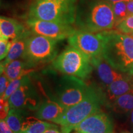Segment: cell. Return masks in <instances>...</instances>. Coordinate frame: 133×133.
<instances>
[{
    "label": "cell",
    "mask_w": 133,
    "mask_h": 133,
    "mask_svg": "<svg viewBox=\"0 0 133 133\" xmlns=\"http://www.w3.org/2000/svg\"><path fill=\"white\" fill-rule=\"evenodd\" d=\"M76 29L97 33L115 26L112 6L105 0H78L76 6Z\"/></svg>",
    "instance_id": "cell-1"
},
{
    "label": "cell",
    "mask_w": 133,
    "mask_h": 133,
    "mask_svg": "<svg viewBox=\"0 0 133 133\" xmlns=\"http://www.w3.org/2000/svg\"><path fill=\"white\" fill-rule=\"evenodd\" d=\"M102 41V56L115 69L133 75V37L117 30L99 33Z\"/></svg>",
    "instance_id": "cell-2"
},
{
    "label": "cell",
    "mask_w": 133,
    "mask_h": 133,
    "mask_svg": "<svg viewBox=\"0 0 133 133\" xmlns=\"http://www.w3.org/2000/svg\"><path fill=\"white\" fill-rule=\"evenodd\" d=\"M77 0H36L28 17L64 24H75Z\"/></svg>",
    "instance_id": "cell-3"
},
{
    "label": "cell",
    "mask_w": 133,
    "mask_h": 133,
    "mask_svg": "<svg viewBox=\"0 0 133 133\" xmlns=\"http://www.w3.org/2000/svg\"><path fill=\"white\" fill-rule=\"evenodd\" d=\"M102 104L103 101L101 90L89 86L82 101L65 109L64 113L53 123L61 125L62 133H70L84 119L101 110Z\"/></svg>",
    "instance_id": "cell-4"
},
{
    "label": "cell",
    "mask_w": 133,
    "mask_h": 133,
    "mask_svg": "<svg viewBox=\"0 0 133 133\" xmlns=\"http://www.w3.org/2000/svg\"><path fill=\"white\" fill-rule=\"evenodd\" d=\"M52 66L65 75L76 76L83 80L88 79L94 70L90 59L71 46L56 57L52 61Z\"/></svg>",
    "instance_id": "cell-5"
},
{
    "label": "cell",
    "mask_w": 133,
    "mask_h": 133,
    "mask_svg": "<svg viewBox=\"0 0 133 133\" xmlns=\"http://www.w3.org/2000/svg\"><path fill=\"white\" fill-rule=\"evenodd\" d=\"M58 41L32 33L28 38L22 59L31 67L53 61L57 57Z\"/></svg>",
    "instance_id": "cell-6"
},
{
    "label": "cell",
    "mask_w": 133,
    "mask_h": 133,
    "mask_svg": "<svg viewBox=\"0 0 133 133\" xmlns=\"http://www.w3.org/2000/svg\"><path fill=\"white\" fill-rule=\"evenodd\" d=\"M89 88L83 79L74 76H64L55 89V100L67 109L82 101Z\"/></svg>",
    "instance_id": "cell-7"
},
{
    "label": "cell",
    "mask_w": 133,
    "mask_h": 133,
    "mask_svg": "<svg viewBox=\"0 0 133 133\" xmlns=\"http://www.w3.org/2000/svg\"><path fill=\"white\" fill-rule=\"evenodd\" d=\"M8 101L11 109L19 110L24 114L30 110L35 111L41 103L29 75L25 76L24 82Z\"/></svg>",
    "instance_id": "cell-8"
},
{
    "label": "cell",
    "mask_w": 133,
    "mask_h": 133,
    "mask_svg": "<svg viewBox=\"0 0 133 133\" xmlns=\"http://www.w3.org/2000/svg\"><path fill=\"white\" fill-rule=\"evenodd\" d=\"M26 24L30 30L33 33L46 37L52 38L57 41L69 38L76 31L72 25L61 24L54 22L29 18Z\"/></svg>",
    "instance_id": "cell-9"
},
{
    "label": "cell",
    "mask_w": 133,
    "mask_h": 133,
    "mask_svg": "<svg viewBox=\"0 0 133 133\" xmlns=\"http://www.w3.org/2000/svg\"><path fill=\"white\" fill-rule=\"evenodd\" d=\"M68 42L70 46L84 54L90 61L102 55V41L99 33L76 30L68 38Z\"/></svg>",
    "instance_id": "cell-10"
},
{
    "label": "cell",
    "mask_w": 133,
    "mask_h": 133,
    "mask_svg": "<svg viewBox=\"0 0 133 133\" xmlns=\"http://www.w3.org/2000/svg\"><path fill=\"white\" fill-rule=\"evenodd\" d=\"M113 128L110 118L99 110L84 119L74 130L76 133H112Z\"/></svg>",
    "instance_id": "cell-11"
},
{
    "label": "cell",
    "mask_w": 133,
    "mask_h": 133,
    "mask_svg": "<svg viewBox=\"0 0 133 133\" xmlns=\"http://www.w3.org/2000/svg\"><path fill=\"white\" fill-rule=\"evenodd\" d=\"M91 62L96 70L100 81L102 83L105 88L115 81L131 76L115 69L107 62L102 55L92 59Z\"/></svg>",
    "instance_id": "cell-12"
},
{
    "label": "cell",
    "mask_w": 133,
    "mask_h": 133,
    "mask_svg": "<svg viewBox=\"0 0 133 133\" xmlns=\"http://www.w3.org/2000/svg\"><path fill=\"white\" fill-rule=\"evenodd\" d=\"M131 76L115 81L105 88L102 94L103 104L110 105L116 98L133 90V83Z\"/></svg>",
    "instance_id": "cell-13"
},
{
    "label": "cell",
    "mask_w": 133,
    "mask_h": 133,
    "mask_svg": "<svg viewBox=\"0 0 133 133\" xmlns=\"http://www.w3.org/2000/svg\"><path fill=\"white\" fill-rule=\"evenodd\" d=\"M65 110L64 106L56 100H46L41 102L35 110V116L44 121L54 122Z\"/></svg>",
    "instance_id": "cell-14"
},
{
    "label": "cell",
    "mask_w": 133,
    "mask_h": 133,
    "mask_svg": "<svg viewBox=\"0 0 133 133\" xmlns=\"http://www.w3.org/2000/svg\"><path fill=\"white\" fill-rule=\"evenodd\" d=\"M28 30L16 19L6 16L0 17V37L13 41L21 37Z\"/></svg>",
    "instance_id": "cell-15"
},
{
    "label": "cell",
    "mask_w": 133,
    "mask_h": 133,
    "mask_svg": "<svg viewBox=\"0 0 133 133\" xmlns=\"http://www.w3.org/2000/svg\"><path fill=\"white\" fill-rule=\"evenodd\" d=\"M31 33L32 32L29 30L21 37L12 41V46L7 57L1 62V74H3L4 67L9 62L20 58H22L25 51L28 38Z\"/></svg>",
    "instance_id": "cell-16"
},
{
    "label": "cell",
    "mask_w": 133,
    "mask_h": 133,
    "mask_svg": "<svg viewBox=\"0 0 133 133\" xmlns=\"http://www.w3.org/2000/svg\"><path fill=\"white\" fill-rule=\"evenodd\" d=\"M30 68L32 67L29 63L22 58H20L9 62L4 67L3 73L10 81H12L19 76L29 75L33 70Z\"/></svg>",
    "instance_id": "cell-17"
},
{
    "label": "cell",
    "mask_w": 133,
    "mask_h": 133,
    "mask_svg": "<svg viewBox=\"0 0 133 133\" xmlns=\"http://www.w3.org/2000/svg\"><path fill=\"white\" fill-rule=\"evenodd\" d=\"M56 126L36 116H29L24 119L21 133H44L51 128Z\"/></svg>",
    "instance_id": "cell-18"
},
{
    "label": "cell",
    "mask_w": 133,
    "mask_h": 133,
    "mask_svg": "<svg viewBox=\"0 0 133 133\" xmlns=\"http://www.w3.org/2000/svg\"><path fill=\"white\" fill-rule=\"evenodd\" d=\"M110 105L115 112L126 113L133 109V90L117 97Z\"/></svg>",
    "instance_id": "cell-19"
},
{
    "label": "cell",
    "mask_w": 133,
    "mask_h": 133,
    "mask_svg": "<svg viewBox=\"0 0 133 133\" xmlns=\"http://www.w3.org/2000/svg\"><path fill=\"white\" fill-rule=\"evenodd\" d=\"M24 114L21 111L14 109H10L5 121L14 133H21L22 127L24 121Z\"/></svg>",
    "instance_id": "cell-20"
},
{
    "label": "cell",
    "mask_w": 133,
    "mask_h": 133,
    "mask_svg": "<svg viewBox=\"0 0 133 133\" xmlns=\"http://www.w3.org/2000/svg\"><path fill=\"white\" fill-rule=\"evenodd\" d=\"M115 18V26L118 25L123 20L129 16L127 1H120L112 4Z\"/></svg>",
    "instance_id": "cell-21"
},
{
    "label": "cell",
    "mask_w": 133,
    "mask_h": 133,
    "mask_svg": "<svg viewBox=\"0 0 133 133\" xmlns=\"http://www.w3.org/2000/svg\"><path fill=\"white\" fill-rule=\"evenodd\" d=\"M115 28L116 30L124 34H132L133 33V14L129 15Z\"/></svg>",
    "instance_id": "cell-22"
},
{
    "label": "cell",
    "mask_w": 133,
    "mask_h": 133,
    "mask_svg": "<svg viewBox=\"0 0 133 133\" xmlns=\"http://www.w3.org/2000/svg\"><path fill=\"white\" fill-rule=\"evenodd\" d=\"M26 76V75H25ZM25 76H21L18 77L17 78L13 79V80L11 81L9 86L7 89H6V91H5L4 94L1 97V99L8 100L9 98L12 95V94L16 91L17 89L19 88L22 83L24 82Z\"/></svg>",
    "instance_id": "cell-23"
},
{
    "label": "cell",
    "mask_w": 133,
    "mask_h": 133,
    "mask_svg": "<svg viewBox=\"0 0 133 133\" xmlns=\"http://www.w3.org/2000/svg\"><path fill=\"white\" fill-rule=\"evenodd\" d=\"M12 41L0 37V59L1 61L4 60L7 57L12 46Z\"/></svg>",
    "instance_id": "cell-24"
},
{
    "label": "cell",
    "mask_w": 133,
    "mask_h": 133,
    "mask_svg": "<svg viewBox=\"0 0 133 133\" xmlns=\"http://www.w3.org/2000/svg\"><path fill=\"white\" fill-rule=\"evenodd\" d=\"M0 114H1V119H4L8 116L9 112L10 105L8 100L1 99L0 100Z\"/></svg>",
    "instance_id": "cell-25"
},
{
    "label": "cell",
    "mask_w": 133,
    "mask_h": 133,
    "mask_svg": "<svg viewBox=\"0 0 133 133\" xmlns=\"http://www.w3.org/2000/svg\"><path fill=\"white\" fill-rule=\"evenodd\" d=\"M10 82H11V81L9 80L4 73L1 74V77H0V95H1L0 96H1V97L4 94Z\"/></svg>",
    "instance_id": "cell-26"
},
{
    "label": "cell",
    "mask_w": 133,
    "mask_h": 133,
    "mask_svg": "<svg viewBox=\"0 0 133 133\" xmlns=\"http://www.w3.org/2000/svg\"><path fill=\"white\" fill-rule=\"evenodd\" d=\"M0 129L3 133H14L5 119H1L0 121Z\"/></svg>",
    "instance_id": "cell-27"
},
{
    "label": "cell",
    "mask_w": 133,
    "mask_h": 133,
    "mask_svg": "<svg viewBox=\"0 0 133 133\" xmlns=\"http://www.w3.org/2000/svg\"><path fill=\"white\" fill-rule=\"evenodd\" d=\"M127 8L129 14H133V0H129L127 1Z\"/></svg>",
    "instance_id": "cell-28"
},
{
    "label": "cell",
    "mask_w": 133,
    "mask_h": 133,
    "mask_svg": "<svg viewBox=\"0 0 133 133\" xmlns=\"http://www.w3.org/2000/svg\"><path fill=\"white\" fill-rule=\"evenodd\" d=\"M44 133H62V132H61L59 129H57V126H55V127L51 128L48 129L46 130Z\"/></svg>",
    "instance_id": "cell-29"
},
{
    "label": "cell",
    "mask_w": 133,
    "mask_h": 133,
    "mask_svg": "<svg viewBox=\"0 0 133 133\" xmlns=\"http://www.w3.org/2000/svg\"><path fill=\"white\" fill-rule=\"evenodd\" d=\"M105 1H107V2L110 3L111 4H112L117 2H120V1H129V0H105Z\"/></svg>",
    "instance_id": "cell-30"
},
{
    "label": "cell",
    "mask_w": 133,
    "mask_h": 133,
    "mask_svg": "<svg viewBox=\"0 0 133 133\" xmlns=\"http://www.w3.org/2000/svg\"><path fill=\"white\" fill-rule=\"evenodd\" d=\"M131 123L133 126V109L132 110V111H131Z\"/></svg>",
    "instance_id": "cell-31"
},
{
    "label": "cell",
    "mask_w": 133,
    "mask_h": 133,
    "mask_svg": "<svg viewBox=\"0 0 133 133\" xmlns=\"http://www.w3.org/2000/svg\"><path fill=\"white\" fill-rule=\"evenodd\" d=\"M122 133H131V132H122Z\"/></svg>",
    "instance_id": "cell-32"
},
{
    "label": "cell",
    "mask_w": 133,
    "mask_h": 133,
    "mask_svg": "<svg viewBox=\"0 0 133 133\" xmlns=\"http://www.w3.org/2000/svg\"><path fill=\"white\" fill-rule=\"evenodd\" d=\"M131 36H132V37H133V33H132V34H131Z\"/></svg>",
    "instance_id": "cell-33"
},
{
    "label": "cell",
    "mask_w": 133,
    "mask_h": 133,
    "mask_svg": "<svg viewBox=\"0 0 133 133\" xmlns=\"http://www.w3.org/2000/svg\"><path fill=\"white\" fill-rule=\"evenodd\" d=\"M0 133H3V132H0Z\"/></svg>",
    "instance_id": "cell-34"
},
{
    "label": "cell",
    "mask_w": 133,
    "mask_h": 133,
    "mask_svg": "<svg viewBox=\"0 0 133 133\" xmlns=\"http://www.w3.org/2000/svg\"><path fill=\"white\" fill-rule=\"evenodd\" d=\"M112 133H114V132H112Z\"/></svg>",
    "instance_id": "cell-35"
}]
</instances>
